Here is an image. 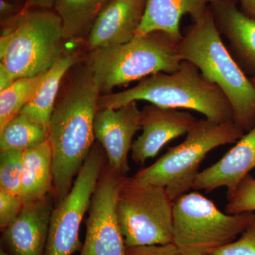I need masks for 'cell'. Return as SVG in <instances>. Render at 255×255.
<instances>
[{
	"mask_svg": "<svg viewBox=\"0 0 255 255\" xmlns=\"http://www.w3.org/2000/svg\"><path fill=\"white\" fill-rule=\"evenodd\" d=\"M100 91L88 67L75 74L55 105L48 127L53 154V190L60 202L93 147Z\"/></svg>",
	"mask_w": 255,
	"mask_h": 255,
	"instance_id": "6da1fadb",
	"label": "cell"
},
{
	"mask_svg": "<svg viewBox=\"0 0 255 255\" xmlns=\"http://www.w3.org/2000/svg\"><path fill=\"white\" fill-rule=\"evenodd\" d=\"M137 101L163 108L195 111L217 123L234 122L232 106L226 95L187 60H182L174 73L154 74L125 91L100 96L99 110H117Z\"/></svg>",
	"mask_w": 255,
	"mask_h": 255,
	"instance_id": "7a4b0ae2",
	"label": "cell"
},
{
	"mask_svg": "<svg viewBox=\"0 0 255 255\" xmlns=\"http://www.w3.org/2000/svg\"><path fill=\"white\" fill-rule=\"evenodd\" d=\"M178 44L182 60L195 65L216 84L232 106L234 122L245 132L255 127V86L228 51L211 8L199 17Z\"/></svg>",
	"mask_w": 255,
	"mask_h": 255,
	"instance_id": "3957f363",
	"label": "cell"
},
{
	"mask_svg": "<svg viewBox=\"0 0 255 255\" xmlns=\"http://www.w3.org/2000/svg\"><path fill=\"white\" fill-rule=\"evenodd\" d=\"M59 15L26 10L13 18L0 38V91L15 80L46 73L63 56Z\"/></svg>",
	"mask_w": 255,
	"mask_h": 255,
	"instance_id": "277c9868",
	"label": "cell"
},
{
	"mask_svg": "<svg viewBox=\"0 0 255 255\" xmlns=\"http://www.w3.org/2000/svg\"><path fill=\"white\" fill-rule=\"evenodd\" d=\"M178 44L163 31L136 35L124 44L92 50L87 67L100 92L108 94L154 74L177 71L182 61Z\"/></svg>",
	"mask_w": 255,
	"mask_h": 255,
	"instance_id": "5b68a950",
	"label": "cell"
},
{
	"mask_svg": "<svg viewBox=\"0 0 255 255\" xmlns=\"http://www.w3.org/2000/svg\"><path fill=\"white\" fill-rule=\"evenodd\" d=\"M245 131L235 122L217 123L200 119L186 134V138L169 149L155 163L140 169L133 176L142 182L165 188L174 201L192 189L202 161L219 146L237 142Z\"/></svg>",
	"mask_w": 255,
	"mask_h": 255,
	"instance_id": "8992f818",
	"label": "cell"
},
{
	"mask_svg": "<svg viewBox=\"0 0 255 255\" xmlns=\"http://www.w3.org/2000/svg\"><path fill=\"white\" fill-rule=\"evenodd\" d=\"M254 213L224 214L198 192L173 201V243L185 255H210L236 241Z\"/></svg>",
	"mask_w": 255,
	"mask_h": 255,
	"instance_id": "52a82bcc",
	"label": "cell"
},
{
	"mask_svg": "<svg viewBox=\"0 0 255 255\" xmlns=\"http://www.w3.org/2000/svg\"><path fill=\"white\" fill-rule=\"evenodd\" d=\"M117 213L126 246L173 243V201L165 188L124 177Z\"/></svg>",
	"mask_w": 255,
	"mask_h": 255,
	"instance_id": "ba28073f",
	"label": "cell"
},
{
	"mask_svg": "<svg viewBox=\"0 0 255 255\" xmlns=\"http://www.w3.org/2000/svg\"><path fill=\"white\" fill-rule=\"evenodd\" d=\"M104 162L102 150L92 147L73 187L52 211L45 255H73L82 250L80 226L90 209Z\"/></svg>",
	"mask_w": 255,
	"mask_h": 255,
	"instance_id": "9c48e42d",
	"label": "cell"
},
{
	"mask_svg": "<svg viewBox=\"0 0 255 255\" xmlns=\"http://www.w3.org/2000/svg\"><path fill=\"white\" fill-rule=\"evenodd\" d=\"M124 177L104 167L92 197L86 238L80 255H127L117 218V199Z\"/></svg>",
	"mask_w": 255,
	"mask_h": 255,
	"instance_id": "30bf717a",
	"label": "cell"
},
{
	"mask_svg": "<svg viewBox=\"0 0 255 255\" xmlns=\"http://www.w3.org/2000/svg\"><path fill=\"white\" fill-rule=\"evenodd\" d=\"M141 130V111L137 102L120 108L98 110L94 122L96 138L106 151L109 166L120 177L129 171L128 156L131 150L132 138Z\"/></svg>",
	"mask_w": 255,
	"mask_h": 255,
	"instance_id": "8fae6325",
	"label": "cell"
},
{
	"mask_svg": "<svg viewBox=\"0 0 255 255\" xmlns=\"http://www.w3.org/2000/svg\"><path fill=\"white\" fill-rule=\"evenodd\" d=\"M198 119L187 112L152 105L141 111V135L132 145V159L142 164L155 157L167 142L187 134Z\"/></svg>",
	"mask_w": 255,
	"mask_h": 255,
	"instance_id": "7c38bea8",
	"label": "cell"
},
{
	"mask_svg": "<svg viewBox=\"0 0 255 255\" xmlns=\"http://www.w3.org/2000/svg\"><path fill=\"white\" fill-rule=\"evenodd\" d=\"M147 0H110L89 32L90 50L124 44L136 36Z\"/></svg>",
	"mask_w": 255,
	"mask_h": 255,
	"instance_id": "4fadbf2b",
	"label": "cell"
},
{
	"mask_svg": "<svg viewBox=\"0 0 255 255\" xmlns=\"http://www.w3.org/2000/svg\"><path fill=\"white\" fill-rule=\"evenodd\" d=\"M210 8L233 59L248 78L255 79V19L238 9L236 0H216Z\"/></svg>",
	"mask_w": 255,
	"mask_h": 255,
	"instance_id": "5bb4252c",
	"label": "cell"
},
{
	"mask_svg": "<svg viewBox=\"0 0 255 255\" xmlns=\"http://www.w3.org/2000/svg\"><path fill=\"white\" fill-rule=\"evenodd\" d=\"M255 168V127L217 162L201 171L192 189L207 192L221 187L227 189L228 198L240 183Z\"/></svg>",
	"mask_w": 255,
	"mask_h": 255,
	"instance_id": "9a60e30c",
	"label": "cell"
},
{
	"mask_svg": "<svg viewBox=\"0 0 255 255\" xmlns=\"http://www.w3.org/2000/svg\"><path fill=\"white\" fill-rule=\"evenodd\" d=\"M52 211L48 196L23 206L17 219L3 233V240L13 255H43L46 251Z\"/></svg>",
	"mask_w": 255,
	"mask_h": 255,
	"instance_id": "2e32d148",
	"label": "cell"
},
{
	"mask_svg": "<svg viewBox=\"0 0 255 255\" xmlns=\"http://www.w3.org/2000/svg\"><path fill=\"white\" fill-rule=\"evenodd\" d=\"M216 0H147L145 14L137 35L163 31L177 42L182 39L181 18L185 14L199 17Z\"/></svg>",
	"mask_w": 255,
	"mask_h": 255,
	"instance_id": "e0dca14e",
	"label": "cell"
},
{
	"mask_svg": "<svg viewBox=\"0 0 255 255\" xmlns=\"http://www.w3.org/2000/svg\"><path fill=\"white\" fill-rule=\"evenodd\" d=\"M53 189V154L48 140L25 150L19 196L23 206L44 199Z\"/></svg>",
	"mask_w": 255,
	"mask_h": 255,
	"instance_id": "ac0fdd59",
	"label": "cell"
},
{
	"mask_svg": "<svg viewBox=\"0 0 255 255\" xmlns=\"http://www.w3.org/2000/svg\"><path fill=\"white\" fill-rule=\"evenodd\" d=\"M76 55H63L47 72L44 80L31 101L20 113L24 114L36 123L48 128L50 119L55 109L60 82L69 69L77 63Z\"/></svg>",
	"mask_w": 255,
	"mask_h": 255,
	"instance_id": "d6986e66",
	"label": "cell"
},
{
	"mask_svg": "<svg viewBox=\"0 0 255 255\" xmlns=\"http://www.w3.org/2000/svg\"><path fill=\"white\" fill-rule=\"evenodd\" d=\"M110 0H56L54 8L63 22L65 40L90 32L96 18Z\"/></svg>",
	"mask_w": 255,
	"mask_h": 255,
	"instance_id": "ffe728a7",
	"label": "cell"
},
{
	"mask_svg": "<svg viewBox=\"0 0 255 255\" xmlns=\"http://www.w3.org/2000/svg\"><path fill=\"white\" fill-rule=\"evenodd\" d=\"M48 140V128L19 113L0 128V150H27Z\"/></svg>",
	"mask_w": 255,
	"mask_h": 255,
	"instance_id": "44dd1931",
	"label": "cell"
},
{
	"mask_svg": "<svg viewBox=\"0 0 255 255\" xmlns=\"http://www.w3.org/2000/svg\"><path fill=\"white\" fill-rule=\"evenodd\" d=\"M46 73L31 78L17 79L0 91V128L18 115L31 101Z\"/></svg>",
	"mask_w": 255,
	"mask_h": 255,
	"instance_id": "7402d4cb",
	"label": "cell"
},
{
	"mask_svg": "<svg viewBox=\"0 0 255 255\" xmlns=\"http://www.w3.org/2000/svg\"><path fill=\"white\" fill-rule=\"evenodd\" d=\"M24 150H6L0 154V189L19 194Z\"/></svg>",
	"mask_w": 255,
	"mask_h": 255,
	"instance_id": "603a6c76",
	"label": "cell"
},
{
	"mask_svg": "<svg viewBox=\"0 0 255 255\" xmlns=\"http://www.w3.org/2000/svg\"><path fill=\"white\" fill-rule=\"evenodd\" d=\"M228 199L226 214L255 212V178L248 174Z\"/></svg>",
	"mask_w": 255,
	"mask_h": 255,
	"instance_id": "cb8c5ba5",
	"label": "cell"
},
{
	"mask_svg": "<svg viewBox=\"0 0 255 255\" xmlns=\"http://www.w3.org/2000/svg\"><path fill=\"white\" fill-rule=\"evenodd\" d=\"M210 255H255V212L240 238Z\"/></svg>",
	"mask_w": 255,
	"mask_h": 255,
	"instance_id": "d4e9b609",
	"label": "cell"
},
{
	"mask_svg": "<svg viewBox=\"0 0 255 255\" xmlns=\"http://www.w3.org/2000/svg\"><path fill=\"white\" fill-rule=\"evenodd\" d=\"M19 196L0 189V227L4 230L15 221L22 210Z\"/></svg>",
	"mask_w": 255,
	"mask_h": 255,
	"instance_id": "484cf974",
	"label": "cell"
},
{
	"mask_svg": "<svg viewBox=\"0 0 255 255\" xmlns=\"http://www.w3.org/2000/svg\"><path fill=\"white\" fill-rule=\"evenodd\" d=\"M127 255H185L174 243L157 246L127 247Z\"/></svg>",
	"mask_w": 255,
	"mask_h": 255,
	"instance_id": "4316f807",
	"label": "cell"
},
{
	"mask_svg": "<svg viewBox=\"0 0 255 255\" xmlns=\"http://www.w3.org/2000/svg\"><path fill=\"white\" fill-rule=\"evenodd\" d=\"M241 11L247 16L255 19V0H240Z\"/></svg>",
	"mask_w": 255,
	"mask_h": 255,
	"instance_id": "83f0119b",
	"label": "cell"
},
{
	"mask_svg": "<svg viewBox=\"0 0 255 255\" xmlns=\"http://www.w3.org/2000/svg\"><path fill=\"white\" fill-rule=\"evenodd\" d=\"M28 4L39 9H50L54 7L56 0H26Z\"/></svg>",
	"mask_w": 255,
	"mask_h": 255,
	"instance_id": "f1b7e54d",
	"label": "cell"
},
{
	"mask_svg": "<svg viewBox=\"0 0 255 255\" xmlns=\"http://www.w3.org/2000/svg\"><path fill=\"white\" fill-rule=\"evenodd\" d=\"M14 10L13 4H10L5 0H0V11L1 14H9Z\"/></svg>",
	"mask_w": 255,
	"mask_h": 255,
	"instance_id": "f546056e",
	"label": "cell"
},
{
	"mask_svg": "<svg viewBox=\"0 0 255 255\" xmlns=\"http://www.w3.org/2000/svg\"><path fill=\"white\" fill-rule=\"evenodd\" d=\"M0 255H8L2 249L1 250V252H0Z\"/></svg>",
	"mask_w": 255,
	"mask_h": 255,
	"instance_id": "4dcf8cb0",
	"label": "cell"
},
{
	"mask_svg": "<svg viewBox=\"0 0 255 255\" xmlns=\"http://www.w3.org/2000/svg\"><path fill=\"white\" fill-rule=\"evenodd\" d=\"M252 82H253V85L255 86V79H251Z\"/></svg>",
	"mask_w": 255,
	"mask_h": 255,
	"instance_id": "1f68e13d",
	"label": "cell"
}]
</instances>
